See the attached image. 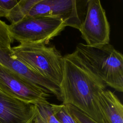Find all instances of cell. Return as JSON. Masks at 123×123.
Returning <instances> with one entry per match:
<instances>
[{
    "instance_id": "obj_5",
    "label": "cell",
    "mask_w": 123,
    "mask_h": 123,
    "mask_svg": "<svg viewBox=\"0 0 123 123\" xmlns=\"http://www.w3.org/2000/svg\"><path fill=\"white\" fill-rule=\"evenodd\" d=\"M87 0H38L26 17H50L62 20L66 26L79 30L85 18Z\"/></svg>"
},
{
    "instance_id": "obj_10",
    "label": "cell",
    "mask_w": 123,
    "mask_h": 123,
    "mask_svg": "<svg viewBox=\"0 0 123 123\" xmlns=\"http://www.w3.org/2000/svg\"><path fill=\"white\" fill-rule=\"evenodd\" d=\"M98 103L106 123H123V105L113 92L103 91L98 97Z\"/></svg>"
},
{
    "instance_id": "obj_14",
    "label": "cell",
    "mask_w": 123,
    "mask_h": 123,
    "mask_svg": "<svg viewBox=\"0 0 123 123\" xmlns=\"http://www.w3.org/2000/svg\"><path fill=\"white\" fill-rule=\"evenodd\" d=\"M8 27V25L0 19V49L10 51L11 44L13 42Z\"/></svg>"
},
{
    "instance_id": "obj_8",
    "label": "cell",
    "mask_w": 123,
    "mask_h": 123,
    "mask_svg": "<svg viewBox=\"0 0 123 123\" xmlns=\"http://www.w3.org/2000/svg\"><path fill=\"white\" fill-rule=\"evenodd\" d=\"M36 105L15 98L0 90V123H33Z\"/></svg>"
},
{
    "instance_id": "obj_1",
    "label": "cell",
    "mask_w": 123,
    "mask_h": 123,
    "mask_svg": "<svg viewBox=\"0 0 123 123\" xmlns=\"http://www.w3.org/2000/svg\"><path fill=\"white\" fill-rule=\"evenodd\" d=\"M63 76L60 86L62 103L74 106L97 123H106L98 100L106 85L74 51L63 56Z\"/></svg>"
},
{
    "instance_id": "obj_2",
    "label": "cell",
    "mask_w": 123,
    "mask_h": 123,
    "mask_svg": "<svg viewBox=\"0 0 123 123\" xmlns=\"http://www.w3.org/2000/svg\"><path fill=\"white\" fill-rule=\"evenodd\" d=\"M74 51L106 86L123 91V56L112 45L90 46L79 43Z\"/></svg>"
},
{
    "instance_id": "obj_6",
    "label": "cell",
    "mask_w": 123,
    "mask_h": 123,
    "mask_svg": "<svg viewBox=\"0 0 123 123\" xmlns=\"http://www.w3.org/2000/svg\"><path fill=\"white\" fill-rule=\"evenodd\" d=\"M0 90L26 103H48L50 93L46 89L18 75L0 63Z\"/></svg>"
},
{
    "instance_id": "obj_12",
    "label": "cell",
    "mask_w": 123,
    "mask_h": 123,
    "mask_svg": "<svg viewBox=\"0 0 123 123\" xmlns=\"http://www.w3.org/2000/svg\"><path fill=\"white\" fill-rule=\"evenodd\" d=\"M37 115L36 119L39 123H60L53 114L50 103H41L36 105Z\"/></svg>"
},
{
    "instance_id": "obj_7",
    "label": "cell",
    "mask_w": 123,
    "mask_h": 123,
    "mask_svg": "<svg viewBox=\"0 0 123 123\" xmlns=\"http://www.w3.org/2000/svg\"><path fill=\"white\" fill-rule=\"evenodd\" d=\"M79 30L87 45L109 43L110 26L100 0H87L85 18Z\"/></svg>"
},
{
    "instance_id": "obj_3",
    "label": "cell",
    "mask_w": 123,
    "mask_h": 123,
    "mask_svg": "<svg viewBox=\"0 0 123 123\" xmlns=\"http://www.w3.org/2000/svg\"><path fill=\"white\" fill-rule=\"evenodd\" d=\"M10 55L32 70L60 86L63 76V56L54 46L41 43H20L12 47Z\"/></svg>"
},
{
    "instance_id": "obj_15",
    "label": "cell",
    "mask_w": 123,
    "mask_h": 123,
    "mask_svg": "<svg viewBox=\"0 0 123 123\" xmlns=\"http://www.w3.org/2000/svg\"><path fill=\"white\" fill-rule=\"evenodd\" d=\"M65 104L71 114L78 123H97L85 113L74 106L69 104Z\"/></svg>"
},
{
    "instance_id": "obj_4",
    "label": "cell",
    "mask_w": 123,
    "mask_h": 123,
    "mask_svg": "<svg viewBox=\"0 0 123 123\" xmlns=\"http://www.w3.org/2000/svg\"><path fill=\"white\" fill-rule=\"evenodd\" d=\"M66 27L61 19L50 17H32L8 25L13 40L20 43L47 45Z\"/></svg>"
},
{
    "instance_id": "obj_9",
    "label": "cell",
    "mask_w": 123,
    "mask_h": 123,
    "mask_svg": "<svg viewBox=\"0 0 123 123\" xmlns=\"http://www.w3.org/2000/svg\"><path fill=\"white\" fill-rule=\"evenodd\" d=\"M10 51L0 49L1 64L24 79L47 90L59 101H62L61 88L58 85L40 76L22 62L11 56Z\"/></svg>"
},
{
    "instance_id": "obj_17",
    "label": "cell",
    "mask_w": 123,
    "mask_h": 123,
    "mask_svg": "<svg viewBox=\"0 0 123 123\" xmlns=\"http://www.w3.org/2000/svg\"><path fill=\"white\" fill-rule=\"evenodd\" d=\"M33 123H39V122L36 119V118H35V120H34V121Z\"/></svg>"
},
{
    "instance_id": "obj_11",
    "label": "cell",
    "mask_w": 123,
    "mask_h": 123,
    "mask_svg": "<svg viewBox=\"0 0 123 123\" xmlns=\"http://www.w3.org/2000/svg\"><path fill=\"white\" fill-rule=\"evenodd\" d=\"M38 0H20L12 10L6 19L11 24L17 23L25 18L31 8Z\"/></svg>"
},
{
    "instance_id": "obj_16",
    "label": "cell",
    "mask_w": 123,
    "mask_h": 123,
    "mask_svg": "<svg viewBox=\"0 0 123 123\" xmlns=\"http://www.w3.org/2000/svg\"><path fill=\"white\" fill-rule=\"evenodd\" d=\"M18 0H0V17H6L12 10L17 5Z\"/></svg>"
},
{
    "instance_id": "obj_13",
    "label": "cell",
    "mask_w": 123,
    "mask_h": 123,
    "mask_svg": "<svg viewBox=\"0 0 123 123\" xmlns=\"http://www.w3.org/2000/svg\"><path fill=\"white\" fill-rule=\"evenodd\" d=\"M54 116L60 123H78L69 111L66 104H51Z\"/></svg>"
}]
</instances>
